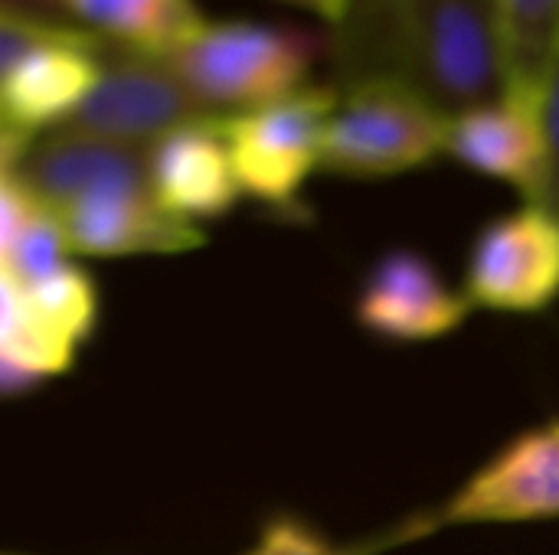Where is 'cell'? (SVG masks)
<instances>
[{"label":"cell","instance_id":"1","mask_svg":"<svg viewBox=\"0 0 559 555\" xmlns=\"http://www.w3.org/2000/svg\"><path fill=\"white\" fill-rule=\"evenodd\" d=\"M337 88L386 79L449 118L508 92L498 0H347L334 36Z\"/></svg>","mask_w":559,"mask_h":555},{"label":"cell","instance_id":"2","mask_svg":"<svg viewBox=\"0 0 559 555\" xmlns=\"http://www.w3.org/2000/svg\"><path fill=\"white\" fill-rule=\"evenodd\" d=\"M111 43L79 23L0 13V157L10 170L39 137L62 128L88 98Z\"/></svg>","mask_w":559,"mask_h":555},{"label":"cell","instance_id":"3","mask_svg":"<svg viewBox=\"0 0 559 555\" xmlns=\"http://www.w3.org/2000/svg\"><path fill=\"white\" fill-rule=\"evenodd\" d=\"M324 39L305 26L223 20L206 23L164 59L219 118L272 105L308 85Z\"/></svg>","mask_w":559,"mask_h":555},{"label":"cell","instance_id":"4","mask_svg":"<svg viewBox=\"0 0 559 555\" xmlns=\"http://www.w3.org/2000/svg\"><path fill=\"white\" fill-rule=\"evenodd\" d=\"M324 131L321 170L341 177H396L445 154L449 114L419 92L367 79L337 88Z\"/></svg>","mask_w":559,"mask_h":555},{"label":"cell","instance_id":"5","mask_svg":"<svg viewBox=\"0 0 559 555\" xmlns=\"http://www.w3.org/2000/svg\"><path fill=\"white\" fill-rule=\"evenodd\" d=\"M337 101V85H305L272 105L226 114L223 134L242 193L292 209L305 180L321 170L324 131Z\"/></svg>","mask_w":559,"mask_h":555},{"label":"cell","instance_id":"6","mask_svg":"<svg viewBox=\"0 0 559 555\" xmlns=\"http://www.w3.org/2000/svg\"><path fill=\"white\" fill-rule=\"evenodd\" d=\"M203 118L219 114L183 85L164 56L111 46L105 52L102 79L62 128L131 147H151L164 134Z\"/></svg>","mask_w":559,"mask_h":555},{"label":"cell","instance_id":"7","mask_svg":"<svg viewBox=\"0 0 559 555\" xmlns=\"http://www.w3.org/2000/svg\"><path fill=\"white\" fill-rule=\"evenodd\" d=\"M559 294V219L537 203L495 219L468 258L465 298L478 307L534 314Z\"/></svg>","mask_w":559,"mask_h":555},{"label":"cell","instance_id":"8","mask_svg":"<svg viewBox=\"0 0 559 555\" xmlns=\"http://www.w3.org/2000/svg\"><path fill=\"white\" fill-rule=\"evenodd\" d=\"M3 173L16 177L49 213H62L82 200L108 193H151L147 147L66 128L39 134Z\"/></svg>","mask_w":559,"mask_h":555},{"label":"cell","instance_id":"9","mask_svg":"<svg viewBox=\"0 0 559 555\" xmlns=\"http://www.w3.org/2000/svg\"><path fill=\"white\" fill-rule=\"evenodd\" d=\"M559 517V422L514 438L442 510V527L534 523Z\"/></svg>","mask_w":559,"mask_h":555},{"label":"cell","instance_id":"10","mask_svg":"<svg viewBox=\"0 0 559 555\" xmlns=\"http://www.w3.org/2000/svg\"><path fill=\"white\" fill-rule=\"evenodd\" d=\"M445 154L485 177L511 183L527 203H537L547 177L540 105L534 98L504 92L495 101L452 114Z\"/></svg>","mask_w":559,"mask_h":555},{"label":"cell","instance_id":"11","mask_svg":"<svg viewBox=\"0 0 559 555\" xmlns=\"http://www.w3.org/2000/svg\"><path fill=\"white\" fill-rule=\"evenodd\" d=\"M151 196L180 222L226 216L242 186L223 134V118L183 124L147 147Z\"/></svg>","mask_w":559,"mask_h":555},{"label":"cell","instance_id":"12","mask_svg":"<svg viewBox=\"0 0 559 555\" xmlns=\"http://www.w3.org/2000/svg\"><path fill=\"white\" fill-rule=\"evenodd\" d=\"M472 301L452 291L416 252H390L367 278L357 321L386 340L423 343L452 334L468 317Z\"/></svg>","mask_w":559,"mask_h":555},{"label":"cell","instance_id":"13","mask_svg":"<svg viewBox=\"0 0 559 555\" xmlns=\"http://www.w3.org/2000/svg\"><path fill=\"white\" fill-rule=\"evenodd\" d=\"M52 216L75 255H177L206 242L200 226L174 219L151 193H108Z\"/></svg>","mask_w":559,"mask_h":555},{"label":"cell","instance_id":"14","mask_svg":"<svg viewBox=\"0 0 559 555\" xmlns=\"http://www.w3.org/2000/svg\"><path fill=\"white\" fill-rule=\"evenodd\" d=\"M72 23L118 49L167 56L197 36L206 20L193 0H66Z\"/></svg>","mask_w":559,"mask_h":555},{"label":"cell","instance_id":"15","mask_svg":"<svg viewBox=\"0 0 559 555\" xmlns=\"http://www.w3.org/2000/svg\"><path fill=\"white\" fill-rule=\"evenodd\" d=\"M66 236L56 216L10 173L0 183V275L33 285L66 265Z\"/></svg>","mask_w":559,"mask_h":555},{"label":"cell","instance_id":"16","mask_svg":"<svg viewBox=\"0 0 559 555\" xmlns=\"http://www.w3.org/2000/svg\"><path fill=\"white\" fill-rule=\"evenodd\" d=\"M3 307L20 311L49 337L75 350L95 324L98 301H95V288L88 275L66 262L62 268H56L52 275L33 285L3 281Z\"/></svg>","mask_w":559,"mask_h":555},{"label":"cell","instance_id":"17","mask_svg":"<svg viewBox=\"0 0 559 555\" xmlns=\"http://www.w3.org/2000/svg\"><path fill=\"white\" fill-rule=\"evenodd\" d=\"M498 13L508 92L537 101L559 52V0H498Z\"/></svg>","mask_w":559,"mask_h":555},{"label":"cell","instance_id":"18","mask_svg":"<svg viewBox=\"0 0 559 555\" xmlns=\"http://www.w3.org/2000/svg\"><path fill=\"white\" fill-rule=\"evenodd\" d=\"M537 105H540V121H544V137H547V177H544L537 206H544L559 219V52L544 79Z\"/></svg>","mask_w":559,"mask_h":555},{"label":"cell","instance_id":"19","mask_svg":"<svg viewBox=\"0 0 559 555\" xmlns=\"http://www.w3.org/2000/svg\"><path fill=\"white\" fill-rule=\"evenodd\" d=\"M249 555H360L350 550H337L328 540H321L318 533H311L308 527L295 523V520H278L272 523L259 546Z\"/></svg>","mask_w":559,"mask_h":555},{"label":"cell","instance_id":"20","mask_svg":"<svg viewBox=\"0 0 559 555\" xmlns=\"http://www.w3.org/2000/svg\"><path fill=\"white\" fill-rule=\"evenodd\" d=\"M0 13L43 20V23H72L66 0H0Z\"/></svg>","mask_w":559,"mask_h":555},{"label":"cell","instance_id":"21","mask_svg":"<svg viewBox=\"0 0 559 555\" xmlns=\"http://www.w3.org/2000/svg\"><path fill=\"white\" fill-rule=\"evenodd\" d=\"M285 7H295V10H305V13H314L328 23H341L344 10H347V0H278Z\"/></svg>","mask_w":559,"mask_h":555}]
</instances>
